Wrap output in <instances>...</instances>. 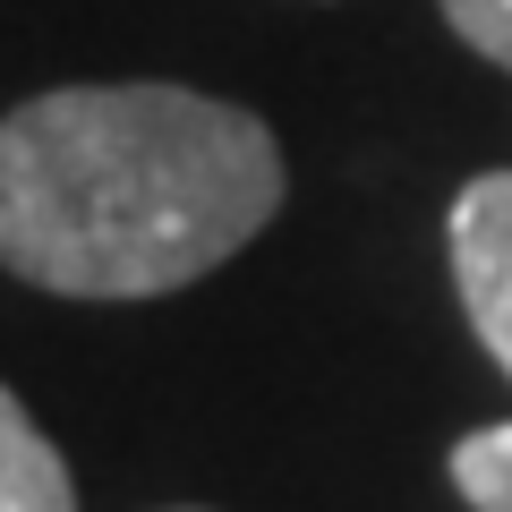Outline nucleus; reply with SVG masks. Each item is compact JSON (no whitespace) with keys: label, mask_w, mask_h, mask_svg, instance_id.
Here are the masks:
<instances>
[{"label":"nucleus","mask_w":512,"mask_h":512,"mask_svg":"<svg viewBox=\"0 0 512 512\" xmlns=\"http://www.w3.org/2000/svg\"><path fill=\"white\" fill-rule=\"evenodd\" d=\"M0 512H77V478L60 444L26 419L9 384H0Z\"/></svg>","instance_id":"3"},{"label":"nucleus","mask_w":512,"mask_h":512,"mask_svg":"<svg viewBox=\"0 0 512 512\" xmlns=\"http://www.w3.org/2000/svg\"><path fill=\"white\" fill-rule=\"evenodd\" d=\"M453 487H461V504L470 512H512V419H495V427H470V436L453 444Z\"/></svg>","instance_id":"4"},{"label":"nucleus","mask_w":512,"mask_h":512,"mask_svg":"<svg viewBox=\"0 0 512 512\" xmlns=\"http://www.w3.org/2000/svg\"><path fill=\"white\" fill-rule=\"evenodd\" d=\"M282 146L197 86H52L0 120V265L60 299H163L282 214Z\"/></svg>","instance_id":"1"},{"label":"nucleus","mask_w":512,"mask_h":512,"mask_svg":"<svg viewBox=\"0 0 512 512\" xmlns=\"http://www.w3.org/2000/svg\"><path fill=\"white\" fill-rule=\"evenodd\" d=\"M444 248H453V291H461L470 333L512 376V171H478L453 197Z\"/></svg>","instance_id":"2"},{"label":"nucleus","mask_w":512,"mask_h":512,"mask_svg":"<svg viewBox=\"0 0 512 512\" xmlns=\"http://www.w3.org/2000/svg\"><path fill=\"white\" fill-rule=\"evenodd\" d=\"M444 18H453V35L470 43L478 60L512 69V0H444Z\"/></svg>","instance_id":"5"}]
</instances>
